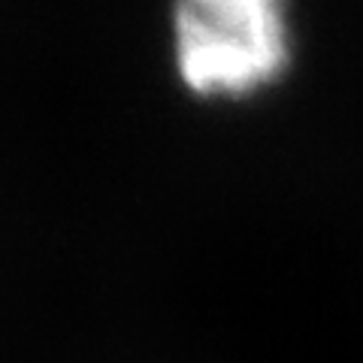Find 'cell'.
I'll return each mask as SVG.
<instances>
[{
  "label": "cell",
  "instance_id": "obj_1",
  "mask_svg": "<svg viewBox=\"0 0 363 363\" xmlns=\"http://www.w3.org/2000/svg\"><path fill=\"white\" fill-rule=\"evenodd\" d=\"M176 67L197 94H248L291 58L288 9L279 0H185L173 13Z\"/></svg>",
  "mask_w": 363,
  "mask_h": 363
}]
</instances>
